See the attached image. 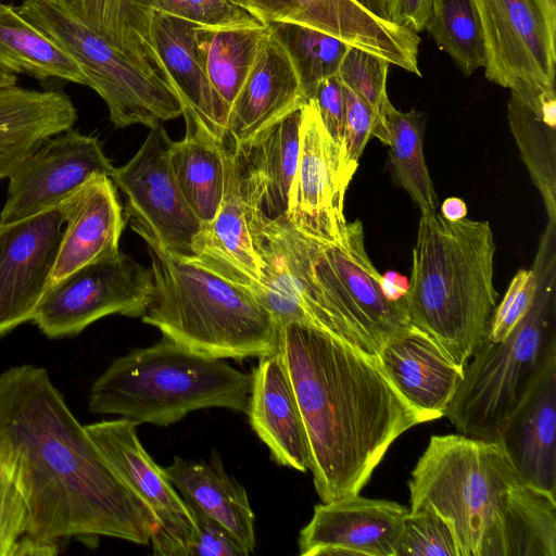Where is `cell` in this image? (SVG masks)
I'll return each mask as SVG.
<instances>
[{"label": "cell", "mask_w": 556, "mask_h": 556, "mask_svg": "<svg viewBox=\"0 0 556 556\" xmlns=\"http://www.w3.org/2000/svg\"><path fill=\"white\" fill-rule=\"evenodd\" d=\"M229 1L235 3V0H229Z\"/></svg>", "instance_id": "cell-50"}, {"label": "cell", "mask_w": 556, "mask_h": 556, "mask_svg": "<svg viewBox=\"0 0 556 556\" xmlns=\"http://www.w3.org/2000/svg\"><path fill=\"white\" fill-rule=\"evenodd\" d=\"M262 23L289 22L333 36L421 77L420 38L391 21L388 0H235Z\"/></svg>", "instance_id": "cell-13"}, {"label": "cell", "mask_w": 556, "mask_h": 556, "mask_svg": "<svg viewBox=\"0 0 556 556\" xmlns=\"http://www.w3.org/2000/svg\"><path fill=\"white\" fill-rule=\"evenodd\" d=\"M66 205L50 286L87 264L117 254L126 224L117 188L105 175L92 176L66 199Z\"/></svg>", "instance_id": "cell-24"}, {"label": "cell", "mask_w": 556, "mask_h": 556, "mask_svg": "<svg viewBox=\"0 0 556 556\" xmlns=\"http://www.w3.org/2000/svg\"><path fill=\"white\" fill-rule=\"evenodd\" d=\"M269 34L267 24L195 27L197 45L217 97L230 108Z\"/></svg>", "instance_id": "cell-32"}, {"label": "cell", "mask_w": 556, "mask_h": 556, "mask_svg": "<svg viewBox=\"0 0 556 556\" xmlns=\"http://www.w3.org/2000/svg\"><path fill=\"white\" fill-rule=\"evenodd\" d=\"M426 116L410 110L401 112L388 101L371 136L389 147L390 170L421 213L437 211L439 199L424 155Z\"/></svg>", "instance_id": "cell-31"}, {"label": "cell", "mask_w": 556, "mask_h": 556, "mask_svg": "<svg viewBox=\"0 0 556 556\" xmlns=\"http://www.w3.org/2000/svg\"><path fill=\"white\" fill-rule=\"evenodd\" d=\"M0 2H1V0H0Z\"/></svg>", "instance_id": "cell-51"}, {"label": "cell", "mask_w": 556, "mask_h": 556, "mask_svg": "<svg viewBox=\"0 0 556 556\" xmlns=\"http://www.w3.org/2000/svg\"><path fill=\"white\" fill-rule=\"evenodd\" d=\"M306 242L337 337L378 357L383 343L410 321L404 299L391 301L381 290V274L366 252L362 223H348L340 242L307 236Z\"/></svg>", "instance_id": "cell-9"}, {"label": "cell", "mask_w": 556, "mask_h": 556, "mask_svg": "<svg viewBox=\"0 0 556 556\" xmlns=\"http://www.w3.org/2000/svg\"><path fill=\"white\" fill-rule=\"evenodd\" d=\"M380 287L383 294L389 300L399 301L406 294L409 287V280L394 270H388L384 274H381Z\"/></svg>", "instance_id": "cell-46"}, {"label": "cell", "mask_w": 556, "mask_h": 556, "mask_svg": "<svg viewBox=\"0 0 556 556\" xmlns=\"http://www.w3.org/2000/svg\"><path fill=\"white\" fill-rule=\"evenodd\" d=\"M531 269L536 292L528 313L505 340H484L464 367L444 415L459 434L496 440L556 356V224L547 223Z\"/></svg>", "instance_id": "cell-6"}, {"label": "cell", "mask_w": 556, "mask_h": 556, "mask_svg": "<svg viewBox=\"0 0 556 556\" xmlns=\"http://www.w3.org/2000/svg\"><path fill=\"white\" fill-rule=\"evenodd\" d=\"M54 1L125 56L146 71L160 74L150 38L157 0Z\"/></svg>", "instance_id": "cell-30"}, {"label": "cell", "mask_w": 556, "mask_h": 556, "mask_svg": "<svg viewBox=\"0 0 556 556\" xmlns=\"http://www.w3.org/2000/svg\"><path fill=\"white\" fill-rule=\"evenodd\" d=\"M0 62L15 74L37 79L58 78L86 86V77L61 46L23 17L12 4L0 2Z\"/></svg>", "instance_id": "cell-33"}, {"label": "cell", "mask_w": 556, "mask_h": 556, "mask_svg": "<svg viewBox=\"0 0 556 556\" xmlns=\"http://www.w3.org/2000/svg\"><path fill=\"white\" fill-rule=\"evenodd\" d=\"M556 356L506 420L496 441L520 478L556 495Z\"/></svg>", "instance_id": "cell-23"}, {"label": "cell", "mask_w": 556, "mask_h": 556, "mask_svg": "<svg viewBox=\"0 0 556 556\" xmlns=\"http://www.w3.org/2000/svg\"><path fill=\"white\" fill-rule=\"evenodd\" d=\"M16 83L17 74L0 62V87L15 86Z\"/></svg>", "instance_id": "cell-49"}, {"label": "cell", "mask_w": 556, "mask_h": 556, "mask_svg": "<svg viewBox=\"0 0 556 556\" xmlns=\"http://www.w3.org/2000/svg\"><path fill=\"white\" fill-rule=\"evenodd\" d=\"M77 110L61 90L0 87V180L48 139L73 128Z\"/></svg>", "instance_id": "cell-26"}, {"label": "cell", "mask_w": 556, "mask_h": 556, "mask_svg": "<svg viewBox=\"0 0 556 556\" xmlns=\"http://www.w3.org/2000/svg\"><path fill=\"white\" fill-rule=\"evenodd\" d=\"M389 66L383 59L350 46L337 73L342 85L370 109L374 124L390 101L387 93Z\"/></svg>", "instance_id": "cell-38"}, {"label": "cell", "mask_w": 556, "mask_h": 556, "mask_svg": "<svg viewBox=\"0 0 556 556\" xmlns=\"http://www.w3.org/2000/svg\"><path fill=\"white\" fill-rule=\"evenodd\" d=\"M163 471L187 505L227 530L247 555L255 547V517L248 493L224 469L217 453L208 462L175 456Z\"/></svg>", "instance_id": "cell-27"}, {"label": "cell", "mask_w": 556, "mask_h": 556, "mask_svg": "<svg viewBox=\"0 0 556 556\" xmlns=\"http://www.w3.org/2000/svg\"><path fill=\"white\" fill-rule=\"evenodd\" d=\"M425 29L465 76L484 66V40L473 0H434Z\"/></svg>", "instance_id": "cell-36"}, {"label": "cell", "mask_w": 556, "mask_h": 556, "mask_svg": "<svg viewBox=\"0 0 556 556\" xmlns=\"http://www.w3.org/2000/svg\"><path fill=\"white\" fill-rule=\"evenodd\" d=\"M378 359L391 383L424 422L445 415L464 377V369L412 324L383 343Z\"/></svg>", "instance_id": "cell-21"}, {"label": "cell", "mask_w": 556, "mask_h": 556, "mask_svg": "<svg viewBox=\"0 0 556 556\" xmlns=\"http://www.w3.org/2000/svg\"><path fill=\"white\" fill-rule=\"evenodd\" d=\"M199 24L155 10L150 29L151 46L157 71L180 99L182 116L192 117L212 137L224 142L229 110L207 78L197 45Z\"/></svg>", "instance_id": "cell-20"}, {"label": "cell", "mask_w": 556, "mask_h": 556, "mask_svg": "<svg viewBox=\"0 0 556 556\" xmlns=\"http://www.w3.org/2000/svg\"><path fill=\"white\" fill-rule=\"evenodd\" d=\"M153 293L142 321L201 355L244 359L277 352L278 324L245 286L195 257L164 250L150 235Z\"/></svg>", "instance_id": "cell-5"}, {"label": "cell", "mask_w": 556, "mask_h": 556, "mask_svg": "<svg viewBox=\"0 0 556 556\" xmlns=\"http://www.w3.org/2000/svg\"><path fill=\"white\" fill-rule=\"evenodd\" d=\"M249 421L280 466L309 470L304 426L279 352L258 357L252 372Z\"/></svg>", "instance_id": "cell-25"}, {"label": "cell", "mask_w": 556, "mask_h": 556, "mask_svg": "<svg viewBox=\"0 0 556 556\" xmlns=\"http://www.w3.org/2000/svg\"><path fill=\"white\" fill-rule=\"evenodd\" d=\"M224 143V195L214 218L202 224L194 239L193 257L253 292L261 279L254 226L262 212L253 198L242 154Z\"/></svg>", "instance_id": "cell-19"}, {"label": "cell", "mask_w": 556, "mask_h": 556, "mask_svg": "<svg viewBox=\"0 0 556 556\" xmlns=\"http://www.w3.org/2000/svg\"><path fill=\"white\" fill-rule=\"evenodd\" d=\"M252 376L163 337L116 358L92 383L89 410L168 426L193 410L248 412Z\"/></svg>", "instance_id": "cell-7"}, {"label": "cell", "mask_w": 556, "mask_h": 556, "mask_svg": "<svg viewBox=\"0 0 556 556\" xmlns=\"http://www.w3.org/2000/svg\"><path fill=\"white\" fill-rule=\"evenodd\" d=\"M408 509L388 500L352 495L314 506L301 530L302 556H397Z\"/></svg>", "instance_id": "cell-18"}, {"label": "cell", "mask_w": 556, "mask_h": 556, "mask_svg": "<svg viewBox=\"0 0 556 556\" xmlns=\"http://www.w3.org/2000/svg\"><path fill=\"white\" fill-rule=\"evenodd\" d=\"M507 117L522 162L542 197L548 222L556 224V127L548 125L513 91Z\"/></svg>", "instance_id": "cell-34"}, {"label": "cell", "mask_w": 556, "mask_h": 556, "mask_svg": "<svg viewBox=\"0 0 556 556\" xmlns=\"http://www.w3.org/2000/svg\"><path fill=\"white\" fill-rule=\"evenodd\" d=\"M190 510L195 527L170 544L163 556H247L242 546L220 525L192 508Z\"/></svg>", "instance_id": "cell-39"}, {"label": "cell", "mask_w": 556, "mask_h": 556, "mask_svg": "<svg viewBox=\"0 0 556 556\" xmlns=\"http://www.w3.org/2000/svg\"><path fill=\"white\" fill-rule=\"evenodd\" d=\"M344 89L345 113L340 156L344 178L350 184L358 167V160L371 137L374 115L356 94L345 87Z\"/></svg>", "instance_id": "cell-41"}, {"label": "cell", "mask_w": 556, "mask_h": 556, "mask_svg": "<svg viewBox=\"0 0 556 556\" xmlns=\"http://www.w3.org/2000/svg\"><path fill=\"white\" fill-rule=\"evenodd\" d=\"M288 54L309 101L318 84L337 75L349 45L315 28L289 22L266 23Z\"/></svg>", "instance_id": "cell-35"}, {"label": "cell", "mask_w": 556, "mask_h": 556, "mask_svg": "<svg viewBox=\"0 0 556 556\" xmlns=\"http://www.w3.org/2000/svg\"><path fill=\"white\" fill-rule=\"evenodd\" d=\"M490 224L421 213L404 302L413 326L463 368L485 340L498 293Z\"/></svg>", "instance_id": "cell-4"}, {"label": "cell", "mask_w": 556, "mask_h": 556, "mask_svg": "<svg viewBox=\"0 0 556 556\" xmlns=\"http://www.w3.org/2000/svg\"><path fill=\"white\" fill-rule=\"evenodd\" d=\"M66 211L65 199L34 216L0 223V337L33 320L51 282Z\"/></svg>", "instance_id": "cell-15"}, {"label": "cell", "mask_w": 556, "mask_h": 556, "mask_svg": "<svg viewBox=\"0 0 556 556\" xmlns=\"http://www.w3.org/2000/svg\"><path fill=\"white\" fill-rule=\"evenodd\" d=\"M162 124L125 165L111 176L125 199L126 220L150 235L164 250L193 257L194 239L202 223L190 208L170 164V144Z\"/></svg>", "instance_id": "cell-12"}, {"label": "cell", "mask_w": 556, "mask_h": 556, "mask_svg": "<svg viewBox=\"0 0 556 556\" xmlns=\"http://www.w3.org/2000/svg\"><path fill=\"white\" fill-rule=\"evenodd\" d=\"M152 293L151 269L119 251L51 285L31 321L48 338L75 336L108 315L141 317Z\"/></svg>", "instance_id": "cell-11"}, {"label": "cell", "mask_w": 556, "mask_h": 556, "mask_svg": "<svg viewBox=\"0 0 556 556\" xmlns=\"http://www.w3.org/2000/svg\"><path fill=\"white\" fill-rule=\"evenodd\" d=\"M440 214L448 220H458L466 217L467 205L462 199L451 197L442 203Z\"/></svg>", "instance_id": "cell-48"}, {"label": "cell", "mask_w": 556, "mask_h": 556, "mask_svg": "<svg viewBox=\"0 0 556 556\" xmlns=\"http://www.w3.org/2000/svg\"><path fill=\"white\" fill-rule=\"evenodd\" d=\"M157 10L201 24L200 18L191 5L190 0H157Z\"/></svg>", "instance_id": "cell-47"}, {"label": "cell", "mask_w": 556, "mask_h": 556, "mask_svg": "<svg viewBox=\"0 0 556 556\" xmlns=\"http://www.w3.org/2000/svg\"><path fill=\"white\" fill-rule=\"evenodd\" d=\"M397 556H460L452 526L429 508L408 510L402 527Z\"/></svg>", "instance_id": "cell-37"}, {"label": "cell", "mask_w": 556, "mask_h": 556, "mask_svg": "<svg viewBox=\"0 0 556 556\" xmlns=\"http://www.w3.org/2000/svg\"><path fill=\"white\" fill-rule=\"evenodd\" d=\"M434 0H388L392 22L414 33L425 30Z\"/></svg>", "instance_id": "cell-45"}, {"label": "cell", "mask_w": 556, "mask_h": 556, "mask_svg": "<svg viewBox=\"0 0 556 556\" xmlns=\"http://www.w3.org/2000/svg\"><path fill=\"white\" fill-rule=\"evenodd\" d=\"M340 150L327 132L313 101L302 108L300 155L286 220L299 232L328 243L343 239L349 187Z\"/></svg>", "instance_id": "cell-16"}, {"label": "cell", "mask_w": 556, "mask_h": 556, "mask_svg": "<svg viewBox=\"0 0 556 556\" xmlns=\"http://www.w3.org/2000/svg\"><path fill=\"white\" fill-rule=\"evenodd\" d=\"M277 351L301 414L320 501L359 494L390 445L422 418L377 356L323 329L280 325Z\"/></svg>", "instance_id": "cell-2"}, {"label": "cell", "mask_w": 556, "mask_h": 556, "mask_svg": "<svg viewBox=\"0 0 556 556\" xmlns=\"http://www.w3.org/2000/svg\"><path fill=\"white\" fill-rule=\"evenodd\" d=\"M302 108L264 130L247 147L238 149L253 198L269 220L286 219L287 216L300 155Z\"/></svg>", "instance_id": "cell-28"}, {"label": "cell", "mask_w": 556, "mask_h": 556, "mask_svg": "<svg viewBox=\"0 0 556 556\" xmlns=\"http://www.w3.org/2000/svg\"><path fill=\"white\" fill-rule=\"evenodd\" d=\"M305 103L295 70L269 30L230 108L225 141L242 149Z\"/></svg>", "instance_id": "cell-22"}, {"label": "cell", "mask_w": 556, "mask_h": 556, "mask_svg": "<svg viewBox=\"0 0 556 556\" xmlns=\"http://www.w3.org/2000/svg\"><path fill=\"white\" fill-rule=\"evenodd\" d=\"M309 101L315 104L327 132L340 150L345 113V89L338 76L321 80Z\"/></svg>", "instance_id": "cell-43"}, {"label": "cell", "mask_w": 556, "mask_h": 556, "mask_svg": "<svg viewBox=\"0 0 556 556\" xmlns=\"http://www.w3.org/2000/svg\"><path fill=\"white\" fill-rule=\"evenodd\" d=\"M408 489V510L447 520L460 556H556L555 495L526 483L496 440L432 435Z\"/></svg>", "instance_id": "cell-3"}, {"label": "cell", "mask_w": 556, "mask_h": 556, "mask_svg": "<svg viewBox=\"0 0 556 556\" xmlns=\"http://www.w3.org/2000/svg\"><path fill=\"white\" fill-rule=\"evenodd\" d=\"M186 135L170 144V164L190 208L202 224L216 215L225 190V143L185 115Z\"/></svg>", "instance_id": "cell-29"}, {"label": "cell", "mask_w": 556, "mask_h": 556, "mask_svg": "<svg viewBox=\"0 0 556 556\" xmlns=\"http://www.w3.org/2000/svg\"><path fill=\"white\" fill-rule=\"evenodd\" d=\"M535 292L536 278L533 270L519 269L513 277L504 299L493 312L485 340H505L530 309Z\"/></svg>", "instance_id": "cell-40"}, {"label": "cell", "mask_w": 556, "mask_h": 556, "mask_svg": "<svg viewBox=\"0 0 556 556\" xmlns=\"http://www.w3.org/2000/svg\"><path fill=\"white\" fill-rule=\"evenodd\" d=\"M190 2L202 25L228 27L261 22L229 0H190Z\"/></svg>", "instance_id": "cell-44"}, {"label": "cell", "mask_w": 556, "mask_h": 556, "mask_svg": "<svg viewBox=\"0 0 556 556\" xmlns=\"http://www.w3.org/2000/svg\"><path fill=\"white\" fill-rule=\"evenodd\" d=\"M114 168L98 137L73 128L53 136L8 178L0 223L16 222L52 208L92 176L111 177Z\"/></svg>", "instance_id": "cell-14"}, {"label": "cell", "mask_w": 556, "mask_h": 556, "mask_svg": "<svg viewBox=\"0 0 556 556\" xmlns=\"http://www.w3.org/2000/svg\"><path fill=\"white\" fill-rule=\"evenodd\" d=\"M16 9L75 59L115 127L152 128L182 115L180 99L160 74L125 56L54 0H24Z\"/></svg>", "instance_id": "cell-8"}, {"label": "cell", "mask_w": 556, "mask_h": 556, "mask_svg": "<svg viewBox=\"0 0 556 556\" xmlns=\"http://www.w3.org/2000/svg\"><path fill=\"white\" fill-rule=\"evenodd\" d=\"M0 466L25 501L28 535L56 543L72 536L150 543L154 516L115 473L42 367L0 374Z\"/></svg>", "instance_id": "cell-1"}, {"label": "cell", "mask_w": 556, "mask_h": 556, "mask_svg": "<svg viewBox=\"0 0 556 556\" xmlns=\"http://www.w3.org/2000/svg\"><path fill=\"white\" fill-rule=\"evenodd\" d=\"M485 78L501 87L556 91V0H473Z\"/></svg>", "instance_id": "cell-10"}, {"label": "cell", "mask_w": 556, "mask_h": 556, "mask_svg": "<svg viewBox=\"0 0 556 556\" xmlns=\"http://www.w3.org/2000/svg\"><path fill=\"white\" fill-rule=\"evenodd\" d=\"M25 501L0 466V556H14L20 540L27 534Z\"/></svg>", "instance_id": "cell-42"}, {"label": "cell", "mask_w": 556, "mask_h": 556, "mask_svg": "<svg viewBox=\"0 0 556 556\" xmlns=\"http://www.w3.org/2000/svg\"><path fill=\"white\" fill-rule=\"evenodd\" d=\"M136 427L134 421L123 417L85 426L115 473L154 516L156 527L150 543L153 554L163 556L170 544L195 527V522L163 468L142 446Z\"/></svg>", "instance_id": "cell-17"}]
</instances>
